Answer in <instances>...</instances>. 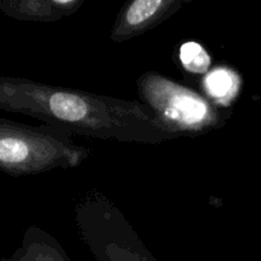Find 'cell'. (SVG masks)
I'll return each mask as SVG.
<instances>
[{"instance_id":"cell-1","label":"cell","mask_w":261,"mask_h":261,"mask_svg":"<svg viewBox=\"0 0 261 261\" xmlns=\"http://www.w3.org/2000/svg\"><path fill=\"white\" fill-rule=\"evenodd\" d=\"M0 110L35 117L71 134L102 140L161 144L177 139L139 101L19 76H0Z\"/></svg>"},{"instance_id":"cell-2","label":"cell","mask_w":261,"mask_h":261,"mask_svg":"<svg viewBox=\"0 0 261 261\" xmlns=\"http://www.w3.org/2000/svg\"><path fill=\"white\" fill-rule=\"evenodd\" d=\"M74 143L71 133L50 124H20L0 117V171L9 176L38 175L75 168L91 155Z\"/></svg>"},{"instance_id":"cell-3","label":"cell","mask_w":261,"mask_h":261,"mask_svg":"<svg viewBox=\"0 0 261 261\" xmlns=\"http://www.w3.org/2000/svg\"><path fill=\"white\" fill-rule=\"evenodd\" d=\"M137 87L142 103L176 138L208 134L231 116L206 96L157 71L143 73Z\"/></svg>"},{"instance_id":"cell-4","label":"cell","mask_w":261,"mask_h":261,"mask_svg":"<svg viewBox=\"0 0 261 261\" xmlns=\"http://www.w3.org/2000/svg\"><path fill=\"white\" fill-rule=\"evenodd\" d=\"M74 218L79 237L96 261H157L122 212L99 191L79 199Z\"/></svg>"},{"instance_id":"cell-5","label":"cell","mask_w":261,"mask_h":261,"mask_svg":"<svg viewBox=\"0 0 261 261\" xmlns=\"http://www.w3.org/2000/svg\"><path fill=\"white\" fill-rule=\"evenodd\" d=\"M184 4L182 0H127L111 31L114 42H125L162 23Z\"/></svg>"},{"instance_id":"cell-6","label":"cell","mask_w":261,"mask_h":261,"mask_svg":"<svg viewBox=\"0 0 261 261\" xmlns=\"http://www.w3.org/2000/svg\"><path fill=\"white\" fill-rule=\"evenodd\" d=\"M0 261H71L60 242L37 226L25 229L19 247Z\"/></svg>"},{"instance_id":"cell-7","label":"cell","mask_w":261,"mask_h":261,"mask_svg":"<svg viewBox=\"0 0 261 261\" xmlns=\"http://www.w3.org/2000/svg\"><path fill=\"white\" fill-rule=\"evenodd\" d=\"M241 79L232 69L219 68L208 71L203 81L206 97L216 105H228L237 96Z\"/></svg>"},{"instance_id":"cell-8","label":"cell","mask_w":261,"mask_h":261,"mask_svg":"<svg viewBox=\"0 0 261 261\" xmlns=\"http://www.w3.org/2000/svg\"><path fill=\"white\" fill-rule=\"evenodd\" d=\"M180 59L189 71L206 73L211 65V58L206 51L196 42H188L181 47Z\"/></svg>"},{"instance_id":"cell-9","label":"cell","mask_w":261,"mask_h":261,"mask_svg":"<svg viewBox=\"0 0 261 261\" xmlns=\"http://www.w3.org/2000/svg\"><path fill=\"white\" fill-rule=\"evenodd\" d=\"M184 3H190V2H193V0H182Z\"/></svg>"}]
</instances>
